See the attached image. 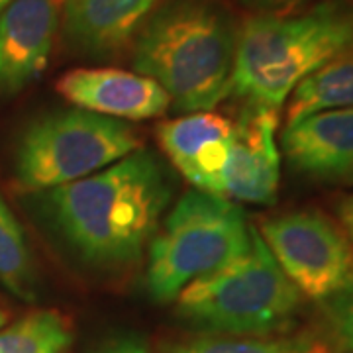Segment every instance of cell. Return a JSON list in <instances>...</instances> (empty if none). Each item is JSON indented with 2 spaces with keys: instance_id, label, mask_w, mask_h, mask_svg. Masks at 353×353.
<instances>
[{
  "instance_id": "6da1fadb",
  "label": "cell",
  "mask_w": 353,
  "mask_h": 353,
  "mask_svg": "<svg viewBox=\"0 0 353 353\" xmlns=\"http://www.w3.org/2000/svg\"><path fill=\"white\" fill-rule=\"evenodd\" d=\"M173 194L169 165L138 148L99 173L34 192V202L43 224L79 263L120 271L143 257Z\"/></svg>"
},
{
  "instance_id": "7a4b0ae2",
  "label": "cell",
  "mask_w": 353,
  "mask_h": 353,
  "mask_svg": "<svg viewBox=\"0 0 353 353\" xmlns=\"http://www.w3.org/2000/svg\"><path fill=\"white\" fill-rule=\"evenodd\" d=\"M238 30L216 0H167L134 39V71L163 88L176 112H208L232 88Z\"/></svg>"
},
{
  "instance_id": "3957f363",
  "label": "cell",
  "mask_w": 353,
  "mask_h": 353,
  "mask_svg": "<svg viewBox=\"0 0 353 353\" xmlns=\"http://www.w3.org/2000/svg\"><path fill=\"white\" fill-rule=\"evenodd\" d=\"M347 53H353V0L253 16L238 30L230 94L279 112L303 79Z\"/></svg>"
},
{
  "instance_id": "277c9868",
  "label": "cell",
  "mask_w": 353,
  "mask_h": 353,
  "mask_svg": "<svg viewBox=\"0 0 353 353\" xmlns=\"http://www.w3.org/2000/svg\"><path fill=\"white\" fill-rule=\"evenodd\" d=\"M303 299L253 228L250 248L192 281L176 296L175 312L196 334L267 338L289 334Z\"/></svg>"
},
{
  "instance_id": "5b68a950",
  "label": "cell",
  "mask_w": 353,
  "mask_h": 353,
  "mask_svg": "<svg viewBox=\"0 0 353 353\" xmlns=\"http://www.w3.org/2000/svg\"><path fill=\"white\" fill-rule=\"evenodd\" d=\"M253 226L234 201L192 189L165 214L148 245L145 287L155 303H175L192 281L250 248Z\"/></svg>"
},
{
  "instance_id": "8992f818",
  "label": "cell",
  "mask_w": 353,
  "mask_h": 353,
  "mask_svg": "<svg viewBox=\"0 0 353 353\" xmlns=\"http://www.w3.org/2000/svg\"><path fill=\"white\" fill-rule=\"evenodd\" d=\"M138 148V134L128 122L81 108L55 110L22 130L14 176L28 192H43L99 173Z\"/></svg>"
},
{
  "instance_id": "52a82bcc",
  "label": "cell",
  "mask_w": 353,
  "mask_h": 353,
  "mask_svg": "<svg viewBox=\"0 0 353 353\" xmlns=\"http://www.w3.org/2000/svg\"><path fill=\"white\" fill-rule=\"evenodd\" d=\"M257 232L304 299L320 303L353 279L352 240L320 210L304 208L267 218Z\"/></svg>"
},
{
  "instance_id": "ba28073f",
  "label": "cell",
  "mask_w": 353,
  "mask_h": 353,
  "mask_svg": "<svg viewBox=\"0 0 353 353\" xmlns=\"http://www.w3.org/2000/svg\"><path fill=\"white\" fill-rule=\"evenodd\" d=\"M65 0H12L0 14V99H12L46 71Z\"/></svg>"
},
{
  "instance_id": "9c48e42d",
  "label": "cell",
  "mask_w": 353,
  "mask_h": 353,
  "mask_svg": "<svg viewBox=\"0 0 353 353\" xmlns=\"http://www.w3.org/2000/svg\"><path fill=\"white\" fill-rule=\"evenodd\" d=\"M279 112L245 104L234 124V141L222 181V196L250 204H273L281 181Z\"/></svg>"
},
{
  "instance_id": "30bf717a",
  "label": "cell",
  "mask_w": 353,
  "mask_h": 353,
  "mask_svg": "<svg viewBox=\"0 0 353 353\" xmlns=\"http://www.w3.org/2000/svg\"><path fill=\"white\" fill-rule=\"evenodd\" d=\"M65 101L81 110L114 120H150L171 108V101L153 79L112 67L73 69L57 81Z\"/></svg>"
},
{
  "instance_id": "8fae6325",
  "label": "cell",
  "mask_w": 353,
  "mask_h": 353,
  "mask_svg": "<svg viewBox=\"0 0 353 353\" xmlns=\"http://www.w3.org/2000/svg\"><path fill=\"white\" fill-rule=\"evenodd\" d=\"M157 139L167 159L194 189L222 196L234 122L212 110L185 114L157 128Z\"/></svg>"
},
{
  "instance_id": "7c38bea8",
  "label": "cell",
  "mask_w": 353,
  "mask_h": 353,
  "mask_svg": "<svg viewBox=\"0 0 353 353\" xmlns=\"http://www.w3.org/2000/svg\"><path fill=\"white\" fill-rule=\"evenodd\" d=\"M159 0H65L61 34L69 50L110 59L136 39Z\"/></svg>"
},
{
  "instance_id": "4fadbf2b",
  "label": "cell",
  "mask_w": 353,
  "mask_h": 353,
  "mask_svg": "<svg viewBox=\"0 0 353 353\" xmlns=\"http://www.w3.org/2000/svg\"><path fill=\"white\" fill-rule=\"evenodd\" d=\"M281 148L301 175L320 181L353 176V108L316 112L287 124Z\"/></svg>"
},
{
  "instance_id": "5bb4252c",
  "label": "cell",
  "mask_w": 353,
  "mask_h": 353,
  "mask_svg": "<svg viewBox=\"0 0 353 353\" xmlns=\"http://www.w3.org/2000/svg\"><path fill=\"white\" fill-rule=\"evenodd\" d=\"M287 101V124L316 112L353 108V53L341 55L303 79Z\"/></svg>"
},
{
  "instance_id": "9a60e30c",
  "label": "cell",
  "mask_w": 353,
  "mask_h": 353,
  "mask_svg": "<svg viewBox=\"0 0 353 353\" xmlns=\"http://www.w3.org/2000/svg\"><path fill=\"white\" fill-rule=\"evenodd\" d=\"M163 353H332L316 330L267 338L194 334L165 345Z\"/></svg>"
},
{
  "instance_id": "2e32d148",
  "label": "cell",
  "mask_w": 353,
  "mask_h": 353,
  "mask_svg": "<svg viewBox=\"0 0 353 353\" xmlns=\"http://www.w3.org/2000/svg\"><path fill=\"white\" fill-rule=\"evenodd\" d=\"M71 343V322L57 310H34L0 328V353H65Z\"/></svg>"
},
{
  "instance_id": "e0dca14e",
  "label": "cell",
  "mask_w": 353,
  "mask_h": 353,
  "mask_svg": "<svg viewBox=\"0 0 353 353\" xmlns=\"http://www.w3.org/2000/svg\"><path fill=\"white\" fill-rule=\"evenodd\" d=\"M0 283L22 301L38 294V273L30 243L10 206L0 196Z\"/></svg>"
},
{
  "instance_id": "ac0fdd59",
  "label": "cell",
  "mask_w": 353,
  "mask_h": 353,
  "mask_svg": "<svg viewBox=\"0 0 353 353\" xmlns=\"http://www.w3.org/2000/svg\"><path fill=\"white\" fill-rule=\"evenodd\" d=\"M318 334L332 353L353 352V279L318 303Z\"/></svg>"
},
{
  "instance_id": "d6986e66",
  "label": "cell",
  "mask_w": 353,
  "mask_h": 353,
  "mask_svg": "<svg viewBox=\"0 0 353 353\" xmlns=\"http://www.w3.org/2000/svg\"><path fill=\"white\" fill-rule=\"evenodd\" d=\"M90 353H152L150 345L138 334H114L94 345Z\"/></svg>"
},
{
  "instance_id": "ffe728a7",
  "label": "cell",
  "mask_w": 353,
  "mask_h": 353,
  "mask_svg": "<svg viewBox=\"0 0 353 353\" xmlns=\"http://www.w3.org/2000/svg\"><path fill=\"white\" fill-rule=\"evenodd\" d=\"M240 2L252 10H257V12L283 14L301 6V4H306L310 0H240Z\"/></svg>"
},
{
  "instance_id": "44dd1931",
  "label": "cell",
  "mask_w": 353,
  "mask_h": 353,
  "mask_svg": "<svg viewBox=\"0 0 353 353\" xmlns=\"http://www.w3.org/2000/svg\"><path fill=\"white\" fill-rule=\"evenodd\" d=\"M338 224L343 228V232L347 234V238L353 243V194L350 196H343L338 202Z\"/></svg>"
},
{
  "instance_id": "7402d4cb",
  "label": "cell",
  "mask_w": 353,
  "mask_h": 353,
  "mask_svg": "<svg viewBox=\"0 0 353 353\" xmlns=\"http://www.w3.org/2000/svg\"><path fill=\"white\" fill-rule=\"evenodd\" d=\"M6 320H8V314H6V310H4V308L0 306V328H2L4 324H6Z\"/></svg>"
},
{
  "instance_id": "603a6c76",
  "label": "cell",
  "mask_w": 353,
  "mask_h": 353,
  "mask_svg": "<svg viewBox=\"0 0 353 353\" xmlns=\"http://www.w3.org/2000/svg\"><path fill=\"white\" fill-rule=\"evenodd\" d=\"M10 2H12V0H0V14L4 12V8H6V6H8Z\"/></svg>"
},
{
  "instance_id": "cb8c5ba5",
  "label": "cell",
  "mask_w": 353,
  "mask_h": 353,
  "mask_svg": "<svg viewBox=\"0 0 353 353\" xmlns=\"http://www.w3.org/2000/svg\"><path fill=\"white\" fill-rule=\"evenodd\" d=\"M350 353H353V352H350Z\"/></svg>"
}]
</instances>
